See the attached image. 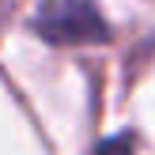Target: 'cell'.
<instances>
[{"label": "cell", "mask_w": 155, "mask_h": 155, "mask_svg": "<svg viewBox=\"0 0 155 155\" xmlns=\"http://www.w3.org/2000/svg\"><path fill=\"white\" fill-rule=\"evenodd\" d=\"M38 30L49 42H102V38H110L102 15L87 0H57V4L42 8Z\"/></svg>", "instance_id": "6da1fadb"}, {"label": "cell", "mask_w": 155, "mask_h": 155, "mask_svg": "<svg viewBox=\"0 0 155 155\" xmlns=\"http://www.w3.org/2000/svg\"><path fill=\"white\" fill-rule=\"evenodd\" d=\"M95 155H133V140H129L125 133H121V136H110V140L98 144Z\"/></svg>", "instance_id": "7a4b0ae2"}]
</instances>
